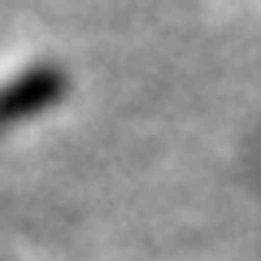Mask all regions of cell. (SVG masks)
Wrapping results in <instances>:
<instances>
[{
	"instance_id": "obj_1",
	"label": "cell",
	"mask_w": 261,
	"mask_h": 261,
	"mask_svg": "<svg viewBox=\"0 0 261 261\" xmlns=\"http://www.w3.org/2000/svg\"><path fill=\"white\" fill-rule=\"evenodd\" d=\"M65 92H70V79H65L61 65H31L27 74L9 79L0 87V130L18 126L35 113H48Z\"/></svg>"
}]
</instances>
